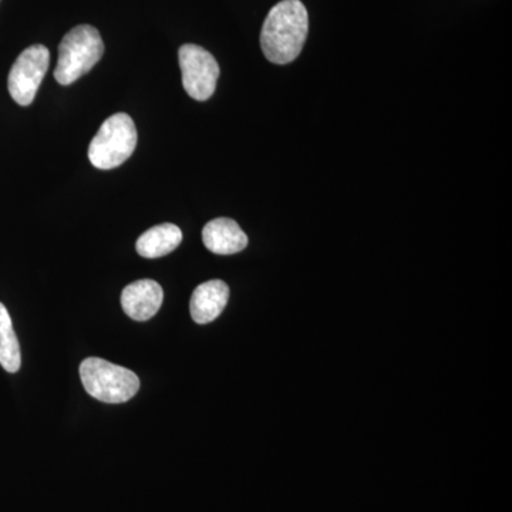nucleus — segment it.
Wrapping results in <instances>:
<instances>
[{
  "label": "nucleus",
  "mask_w": 512,
  "mask_h": 512,
  "mask_svg": "<svg viewBox=\"0 0 512 512\" xmlns=\"http://www.w3.org/2000/svg\"><path fill=\"white\" fill-rule=\"evenodd\" d=\"M50 52L46 46L33 45L23 50L10 69L8 89L19 106H29L35 100L42 80L49 70Z\"/></svg>",
  "instance_id": "6"
},
{
  "label": "nucleus",
  "mask_w": 512,
  "mask_h": 512,
  "mask_svg": "<svg viewBox=\"0 0 512 512\" xmlns=\"http://www.w3.org/2000/svg\"><path fill=\"white\" fill-rule=\"evenodd\" d=\"M229 288L225 282L208 281L195 289L191 296L190 311L194 322L207 325L221 315L227 306Z\"/></svg>",
  "instance_id": "9"
},
{
  "label": "nucleus",
  "mask_w": 512,
  "mask_h": 512,
  "mask_svg": "<svg viewBox=\"0 0 512 512\" xmlns=\"http://www.w3.org/2000/svg\"><path fill=\"white\" fill-rule=\"evenodd\" d=\"M164 301L163 288L151 279H141L124 288L121 306L128 318L146 322L160 311Z\"/></svg>",
  "instance_id": "7"
},
{
  "label": "nucleus",
  "mask_w": 512,
  "mask_h": 512,
  "mask_svg": "<svg viewBox=\"0 0 512 512\" xmlns=\"http://www.w3.org/2000/svg\"><path fill=\"white\" fill-rule=\"evenodd\" d=\"M308 10L301 0H282L266 16L261 47L266 59L288 64L301 55L308 37Z\"/></svg>",
  "instance_id": "1"
},
{
  "label": "nucleus",
  "mask_w": 512,
  "mask_h": 512,
  "mask_svg": "<svg viewBox=\"0 0 512 512\" xmlns=\"http://www.w3.org/2000/svg\"><path fill=\"white\" fill-rule=\"evenodd\" d=\"M137 147V128L126 113L109 117L89 147V160L99 170H113L126 163Z\"/></svg>",
  "instance_id": "4"
},
{
  "label": "nucleus",
  "mask_w": 512,
  "mask_h": 512,
  "mask_svg": "<svg viewBox=\"0 0 512 512\" xmlns=\"http://www.w3.org/2000/svg\"><path fill=\"white\" fill-rule=\"evenodd\" d=\"M80 379L86 392L104 403H126L140 390L136 373L99 357L84 360L80 365Z\"/></svg>",
  "instance_id": "3"
},
{
  "label": "nucleus",
  "mask_w": 512,
  "mask_h": 512,
  "mask_svg": "<svg viewBox=\"0 0 512 512\" xmlns=\"http://www.w3.org/2000/svg\"><path fill=\"white\" fill-rule=\"evenodd\" d=\"M22 357L20 346L13 330L12 319L8 309L0 303V365L8 373H16L20 369Z\"/></svg>",
  "instance_id": "11"
},
{
  "label": "nucleus",
  "mask_w": 512,
  "mask_h": 512,
  "mask_svg": "<svg viewBox=\"0 0 512 512\" xmlns=\"http://www.w3.org/2000/svg\"><path fill=\"white\" fill-rule=\"evenodd\" d=\"M104 43L99 30L90 25L77 26L66 33L59 46L55 79L62 86L79 80L99 63Z\"/></svg>",
  "instance_id": "2"
},
{
  "label": "nucleus",
  "mask_w": 512,
  "mask_h": 512,
  "mask_svg": "<svg viewBox=\"0 0 512 512\" xmlns=\"http://www.w3.org/2000/svg\"><path fill=\"white\" fill-rule=\"evenodd\" d=\"M202 241L208 251L218 255H232L244 251L248 237L231 218H217L202 229Z\"/></svg>",
  "instance_id": "8"
},
{
  "label": "nucleus",
  "mask_w": 512,
  "mask_h": 512,
  "mask_svg": "<svg viewBox=\"0 0 512 512\" xmlns=\"http://www.w3.org/2000/svg\"><path fill=\"white\" fill-rule=\"evenodd\" d=\"M178 62L183 73V86L191 99L205 101L217 89L220 64L204 47L184 45L178 50Z\"/></svg>",
  "instance_id": "5"
},
{
  "label": "nucleus",
  "mask_w": 512,
  "mask_h": 512,
  "mask_svg": "<svg viewBox=\"0 0 512 512\" xmlns=\"http://www.w3.org/2000/svg\"><path fill=\"white\" fill-rule=\"evenodd\" d=\"M183 241V232L174 224H161L148 229L137 241L138 255L147 259L171 254Z\"/></svg>",
  "instance_id": "10"
}]
</instances>
